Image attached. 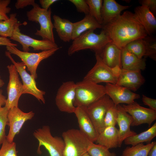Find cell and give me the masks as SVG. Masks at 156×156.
Here are the masks:
<instances>
[{
	"label": "cell",
	"mask_w": 156,
	"mask_h": 156,
	"mask_svg": "<svg viewBox=\"0 0 156 156\" xmlns=\"http://www.w3.org/2000/svg\"><path fill=\"white\" fill-rule=\"evenodd\" d=\"M102 29L112 42L121 49L129 42L148 36L135 14L128 11L102 26Z\"/></svg>",
	"instance_id": "obj_1"
},
{
	"label": "cell",
	"mask_w": 156,
	"mask_h": 156,
	"mask_svg": "<svg viewBox=\"0 0 156 156\" xmlns=\"http://www.w3.org/2000/svg\"><path fill=\"white\" fill-rule=\"evenodd\" d=\"M94 31H87L73 40L68 49V55L86 49L92 50L100 55L105 46L112 40L104 30L102 29L99 34L94 33Z\"/></svg>",
	"instance_id": "obj_2"
},
{
	"label": "cell",
	"mask_w": 156,
	"mask_h": 156,
	"mask_svg": "<svg viewBox=\"0 0 156 156\" xmlns=\"http://www.w3.org/2000/svg\"><path fill=\"white\" fill-rule=\"evenodd\" d=\"M74 104L86 107L106 94L105 86L83 80L76 83Z\"/></svg>",
	"instance_id": "obj_3"
},
{
	"label": "cell",
	"mask_w": 156,
	"mask_h": 156,
	"mask_svg": "<svg viewBox=\"0 0 156 156\" xmlns=\"http://www.w3.org/2000/svg\"><path fill=\"white\" fill-rule=\"evenodd\" d=\"M62 136L65 144L64 156H82L93 143L77 129L64 131Z\"/></svg>",
	"instance_id": "obj_4"
},
{
	"label": "cell",
	"mask_w": 156,
	"mask_h": 156,
	"mask_svg": "<svg viewBox=\"0 0 156 156\" xmlns=\"http://www.w3.org/2000/svg\"><path fill=\"white\" fill-rule=\"evenodd\" d=\"M33 7L31 10L27 12V16L29 21L38 23L40 25V29L37 30L34 34L41 36L43 40L55 43L51 8L48 10L44 9L36 3Z\"/></svg>",
	"instance_id": "obj_5"
},
{
	"label": "cell",
	"mask_w": 156,
	"mask_h": 156,
	"mask_svg": "<svg viewBox=\"0 0 156 156\" xmlns=\"http://www.w3.org/2000/svg\"><path fill=\"white\" fill-rule=\"evenodd\" d=\"M96 62L83 80L96 84L105 82L116 84L122 68L116 66L111 68L105 64L98 54L95 53Z\"/></svg>",
	"instance_id": "obj_6"
},
{
	"label": "cell",
	"mask_w": 156,
	"mask_h": 156,
	"mask_svg": "<svg viewBox=\"0 0 156 156\" xmlns=\"http://www.w3.org/2000/svg\"><path fill=\"white\" fill-rule=\"evenodd\" d=\"M33 135L39 143L37 152L41 154L40 147L43 146L47 150L50 156H64L65 144L62 138L53 136L50 127L44 125L36 130Z\"/></svg>",
	"instance_id": "obj_7"
},
{
	"label": "cell",
	"mask_w": 156,
	"mask_h": 156,
	"mask_svg": "<svg viewBox=\"0 0 156 156\" xmlns=\"http://www.w3.org/2000/svg\"><path fill=\"white\" fill-rule=\"evenodd\" d=\"M6 48L11 54L15 55L20 58L27 67L31 75L36 79L37 77V69L40 62L53 55L60 47L42 51L38 53L21 51L15 47L6 46Z\"/></svg>",
	"instance_id": "obj_8"
},
{
	"label": "cell",
	"mask_w": 156,
	"mask_h": 156,
	"mask_svg": "<svg viewBox=\"0 0 156 156\" xmlns=\"http://www.w3.org/2000/svg\"><path fill=\"white\" fill-rule=\"evenodd\" d=\"M114 104L106 94L85 107L98 135L104 129V119L107 112Z\"/></svg>",
	"instance_id": "obj_9"
},
{
	"label": "cell",
	"mask_w": 156,
	"mask_h": 156,
	"mask_svg": "<svg viewBox=\"0 0 156 156\" xmlns=\"http://www.w3.org/2000/svg\"><path fill=\"white\" fill-rule=\"evenodd\" d=\"M76 83L68 81L62 83L58 88L55 98V104L61 112L74 113L76 107L74 104Z\"/></svg>",
	"instance_id": "obj_10"
},
{
	"label": "cell",
	"mask_w": 156,
	"mask_h": 156,
	"mask_svg": "<svg viewBox=\"0 0 156 156\" xmlns=\"http://www.w3.org/2000/svg\"><path fill=\"white\" fill-rule=\"evenodd\" d=\"M5 54L15 66L21 77L23 83V94H28L32 95L38 100L44 104L45 101L44 96L45 92L38 88L35 79L26 71L25 64L22 62H16L8 51L5 52Z\"/></svg>",
	"instance_id": "obj_11"
},
{
	"label": "cell",
	"mask_w": 156,
	"mask_h": 156,
	"mask_svg": "<svg viewBox=\"0 0 156 156\" xmlns=\"http://www.w3.org/2000/svg\"><path fill=\"white\" fill-rule=\"evenodd\" d=\"M21 25L20 23L16 25L10 39L20 44L23 51L29 52L30 50V47H32L34 51H42L59 47L55 42L45 40L36 39L21 33L19 28Z\"/></svg>",
	"instance_id": "obj_12"
},
{
	"label": "cell",
	"mask_w": 156,
	"mask_h": 156,
	"mask_svg": "<svg viewBox=\"0 0 156 156\" xmlns=\"http://www.w3.org/2000/svg\"><path fill=\"white\" fill-rule=\"evenodd\" d=\"M9 74V81L7 87L8 98L5 107L8 109L18 107L20 97L23 93V87L19 77V74L13 64L7 66Z\"/></svg>",
	"instance_id": "obj_13"
},
{
	"label": "cell",
	"mask_w": 156,
	"mask_h": 156,
	"mask_svg": "<svg viewBox=\"0 0 156 156\" xmlns=\"http://www.w3.org/2000/svg\"><path fill=\"white\" fill-rule=\"evenodd\" d=\"M34 115V113L32 111L25 113L18 107H13L9 110L8 118L9 130L8 135L6 136V138L8 142L11 143L13 142L15 136L19 133L24 123L31 119Z\"/></svg>",
	"instance_id": "obj_14"
},
{
	"label": "cell",
	"mask_w": 156,
	"mask_h": 156,
	"mask_svg": "<svg viewBox=\"0 0 156 156\" xmlns=\"http://www.w3.org/2000/svg\"><path fill=\"white\" fill-rule=\"evenodd\" d=\"M122 106L133 118L131 126H137L143 124H147L150 126L156 119V111L142 106L135 101L131 104Z\"/></svg>",
	"instance_id": "obj_15"
},
{
	"label": "cell",
	"mask_w": 156,
	"mask_h": 156,
	"mask_svg": "<svg viewBox=\"0 0 156 156\" xmlns=\"http://www.w3.org/2000/svg\"><path fill=\"white\" fill-rule=\"evenodd\" d=\"M105 86L106 94L116 105L120 103L129 104L140 97L139 94L132 92L126 88L116 84L106 83Z\"/></svg>",
	"instance_id": "obj_16"
},
{
	"label": "cell",
	"mask_w": 156,
	"mask_h": 156,
	"mask_svg": "<svg viewBox=\"0 0 156 156\" xmlns=\"http://www.w3.org/2000/svg\"><path fill=\"white\" fill-rule=\"evenodd\" d=\"M145 79L140 70H130L122 69L116 84L131 90L137 91L143 84Z\"/></svg>",
	"instance_id": "obj_17"
},
{
	"label": "cell",
	"mask_w": 156,
	"mask_h": 156,
	"mask_svg": "<svg viewBox=\"0 0 156 156\" xmlns=\"http://www.w3.org/2000/svg\"><path fill=\"white\" fill-rule=\"evenodd\" d=\"M74 113L77 117L79 129L92 142H96L98 134L85 107H76Z\"/></svg>",
	"instance_id": "obj_18"
},
{
	"label": "cell",
	"mask_w": 156,
	"mask_h": 156,
	"mask_svg": "<svg viewBox=\"0 0 156 156\" xmlns=\"http://www.w3.org/2000/svg\"><path fill=\"white\" fill-rule=\"evenodd\" d=\"M117 106L118 114L117 124L119 127L118 147H120L125 139L137 133L130 129L133 121L132 117L124 110L122 105L119 104Z\"/></svg>",
	"instance_id": "obj_19"
},
{
	"label": "cell",
	"mask_w": 156,
	"mask_h": 156,
	"mask_svg": "<svg viewBox=\"0 0 156 156\" xmlns=\"http://www.w3.org/2000/svg\"><path fill=\"white\" fill-rule=\"evenodd\" d=\"M130 7L129 6L120 4L114 0L103 1L101 9L102 26L110 22L120 15L122 11Z\"/></svg>",
	"instance_id": "obj_20"
},
{
	"label": "cell",
	"mask_w": 156,
	"mask_h": 156,
	"mask_svg": "<svg viewBox=\"0 0 156 156\" xmlns=\"http://www.w3.org/2000/svg\"><path fill=\"white\" fill-rule=\"evenodd\" d=\"M121 49L112 42L107 44L99 55L103 62L111 68L119 66L122 68Z\"/></svg>",
	"instance_id": "obj_21"
},
{
	"label": "cell",
	"mask_w": 156,
	"mask_h": 156,
	"mask_svg": "<svg viewBox=\"0 0 156 156\" xmlns=\"http://www.w3.org/2000/svg\"><path fill=\"white\" fill-rule=\"evenodd\" d=\"M135 14L143 26L148 35H151L156 30V19L154 15L146 6L136 7Z\"/></svg>",
	"instance_id": "obj_22"
},
{
	"label": "cell",
	"mask_w": 156,
	"mask_h": 156,
	"mask_svg": "<svg viewBox=\"0 0 156 156\" xmlns=\"http://www.w3.org/2000/svg\"><path fill=\"white\" fill-rule=\"evenodd\" d=\"M122 68L130 70H144L146 68V60L140 58L124 48L121 49Z\"/></svg>",
	"instance_id": "obj_23"
},
{
	"label": "cell",
	"mask_w": 156,
	"mask_h": 156,
	"mask_svg": "<svg viewBox=\"0 0 156 156\" xmlns=\"http://www.w3.org/2000/svg\"><path fill=\"white\" fill-rule=\"evenodd\" d=\"M95 142L109 149L118 147V129L115 126L105 128L98 134Z\"/></svg>",
	"instance_id": "obj_24"
},
{
	"label": "cell",
	"mask_w": 156,
	"mask_h": 156,
	"mask_svg": "<svg viewBox=\"0 0 156 156\" xmlns=\"http://www.w3.org/2000/svg\"><path fill=\"white\" fill-rule=\"evenodd\" d=\"M53 18L54 27L60 39L65 42H69L72 40L73 23L56 15L53 16Z\"/></svg>",
	"instance_id": "obj_25"
},
{
	"label": "cell",
	"mask_w": 156,
	"mask_h": 156,
	"mask_svg": "<svg viewBox=\"0 0 156 156\" xmlns=\"http://www.w3.org/2000/svg\"><path fill=\"white\" fill-rule=\"evenodd\" d=\"M102 26L90 14L85 15L80 21L73 23V31L72 37L73 40L83 33L97 28H102Z\"/></svg>",
	"instance_id": "obj_26"
},
{
	"label": "cell",
	"mask_w": 156,
	"mask_h": 156,
	"mask_svg": "<svg viewBox=\"0 0 156 156\" xmlns=\"http://www.w3.org/2000/svg\"><path fill=\"white\" fill-rule=\"evenodd\" d=\"M156 136V122L148 129L138 134L129 137L124 141L126 145L135 146L139 143L146 142L151 143Z\"/></svg>",
	"instance_id": "obj_27"
},
{
	"label": "cell",
	"mask_w": 156,
	"mask_h": 156,
	"mask_svg": "<svg viewBox=\"0 0 156 156\" xmlns=\"http://www.w3.org/2000/svg\"><path fill=\"white\" fill-rule=\"evenodd\" d=\"M146 37L133 41L127 44L124 48L138 57L142 58L145 56L147 49L148 43Z\"/></svg>",
	"instance_id": "obj_28"
},
{
	"label": "cell",
	"mask_w": 156,
	"mask_h": 156,
	"mask_svg": "<svg viewBox=\"0 0 156 156\" xmlns=\"http://www.w3.org/2000/svg\"><path fill=\"white\" fill-rule=\"evenodd\" d=\"M155 143L154 141L146 145L141 143L127 146L123 151L121 156H148L150 150Z\"/></svg>",
	"instance_id": "obj_29"
},
{
	"label": "cell",
	"mask_w": 156,
	"mask_h": 156,
	"mask_svg": "<svg viewBox=\"0 0 156 156\" xmlns=\"http://www.w3.org/2000/svg\"><path fill=\"white\" fill-rule=\"evenodd\" d=\"M16 13L9 15L8 19L0 21V37L7 38L12 37L15 27L20 22L16 18Z\"/></svg>",
	"instance_id": "obj_30"
},
{
	"label": "cell",
	"mask_w": 156,
	"mask_h": 156,
	"mask_svg": "<svg viewBox=\"0 0 156 156\" xmlns=\"http://www.w3.org/2000/svg\"><path fill=\"white\" fill-rule=\"evenodd\" d=\"M86 1L89 8V14L93 17L99 23L102 25L101 9L103 0H86Z\"/></svg>",
	"instance_id": "obj_31"
},
{
	"label": "cell",
	"mask_w": 156,
	"mask_h": 156,
	"mask_svg": "<svg viewBox=\"0 0 156 156\" xmlns=\"http://www.w3.org/2000/svg\"><path fill=\"white\" fill-rule=\"evenodd\" d=\"M109 149L103 145L92 143L87 152L90 156H116V153L111 152Z\"/></svg>",
	"instance_id": "obj_32"
},
{
	"label": "cell",
	"mask_w": 156,
	"mask_h": 156,
	"mask_svg": "<svg viewBox=\"0 0 156 156\" xmlns=\"http://www.w3.org/2000/svg\"><path fill=\"white\" fill-rule=\"evenodd\" d=\"M9 109L5 107L0 108V145L6 138L5 127L8 125V114Z\"/></svg>",
	"instance_id": "obj_33"
},
{
	"label": "cell",
	"mask_w": 156,
	"mask_h": 156,
	"mask_svg": "<svg viewBox=\"0 0 156 156\" xmlns=\"http://www.w3.org/2000/svg\"><path fill=\"white\" fill-rule=\"evenodd\" d=\"M118 114L117 105H114L107 110L104 119V128L115 126L117 124Z\"/></svg>",
	"instance_id": "obj_34"
},
{
	"label": "cell",
	"mask_w": 156,
	"mask_h": 156,
	"mask_svg": "<svg viewBox=\"0 0 156 156\" xmlns=\"http://www.w3.org/2000/svg\"><path fill=\"white\" fill-rule=\"evenodd\" d=\"M1 144L0 156H18L15 142H9L6 138Z\"/></svg>",
	"instance_id": "obj_35"
},
{
	"label": "cell",
	"mask_w": 156,
	"mask_h": 156,
	"mask_svg": "<svg viewBox=\"0 0 156 156\" xmlns=\"http://www.w3.org/2000/svg\"><path fill=\"white\" fill-rule=\"evenodd\" d=\"M10 2V0H0V21L9 18L7 14L11 10V8L8 7Z\"/></svg>",
	"instance_id": "obj_36"
},
{
	"label": "cell",
	"mask_w": 156,
	"mask_h": 156,
	"mask_svg": "<svg viewBox=\"0 0 156 156\" xmlns=\"http://www.w3.org/2000/svg\"><path fill=\"white\" fill-rule=\"evenodd\" d=\"M148 41L147 49L145 56L148 57L154 60L156 59V43L155 39L146 37Z\"/></svg>",
	"instance_id": "obj_37"
},
{
	"label": "cell",
	"mask_w": 156,
	"mask_h": 156,
	"mask_svg": "<svg viewBox=\"0 0 156 156\" xmlns=\"http://www.w3.org/2000/svg\"><path fill=\"white\" fill-rule=\"evenodd\" d=\"M75 6L77 11L84 13L85 15L89 14V8L86 0H69Z\"/></svg>",
	"instance_id": "obj_38"
},
{
	"label": "cell",
	"mask_w": 156,
	"mask_h": 156,
	"mask_svg": "<svg viewBox=\"0 0 156 156\" xmlns=\"http://www.w3.org/2000/svg\"><path fill=\"white\" fill-rule=\"evenodd\" d=\"M139 2L142 5L147 7L154 15L156 14V0H139Z\"/></svg>",
	"instance_id": "obj_39"
},
{
	"label": "cell",
	"mask_w": 156,
	"mask_h": 156,
	"mask_svg": "<svg viewBox=\"0 0 156 156\" xmlns=\"http://www.w3.org/2000/svg\"><path fill=\"white\" fill-rule=\"evenodd\" d=\"M143 103L148 106L149 108L156 111V99L149 98L143 94L142 98Z\"/></svg>",
	"instance_id": "obj_40"
},
{
	"label": "cell",
	"mask_w": 156,
	"mask_h": 156,
	"mask_svg": "<svg viewBox=\"0 0 156 156\" xmlns=\"http://www.w3.org/2000/svg\"><path fill=\"white\" fill-rule=\"evenodd\" d=\"M35 3L34 0H17L15 3V6L17 9H23L30 5L33 6Z\"/></svg>",
	"instance_id": "obj_41"
},
{
	"label": "cell",
	"mask_w": 156,
	"mask_h": 156,
	"mask_svg": "<svg viewBox=\"0 0 156 156\" xmlns=\"http://www.w3.org/2000/svg\"><path fill=\"white\" fill-rule=\"evenodd\" d=\"M58 1L57 0H40L39 3L42 8L48 10L51 5Z\"/></svg>",
	"instance_id": "obj_42"
},
{
	"label": "cell",
	"mask_w": 156,
	"mask_h": 156,
	"mask_svg": "<svg viewBox=\"0 0 156 156\" xmlns=\"http://www.w3.org/2000/svg\"><path fill=\"white\" fill-rule=\"evenodd\" d=\"M0 45L16 47L18 44L13 43L10 39L7 38L0 37Z\"/></svg>",
	"instance_id": "obj_43"
},
{
	"label": "cell",
	"mask_w": 156,
	"mask_h": 156,
	"mask_svg": "<svg viewBox=\"0 0 156 156\" xmlns=\"http://www.w3.org/2000/svg\"><path fill=\"white\" fill-rule=\"evenodd\" d=\"M2 91L0 90V108L3 105H5L7 99L6 97L2 94Z\"/></svg>",
	"instance_id": "obj_44"
},
{
	"label": "cell",
	"mask_w": 156,
	"mask_h": 156,
	"mask_svg": "<svg viewBox=\"0 0 156 156\" xmlns=\"http://www.w3.org/2000/svg\"><path fill=\"white\" fill-rule=\"evenodd\" d=\"M148 156H156V143H155L150 150Z\"/></svg>",
	"instance_id": "obj_45"
},
{
	"label": "cell",
	"mask_w": 156,
	"mask_h": 156,
	"mask_svg": "<svg viewBox=\"0 0 156 156\" xmlns=\"http://www.w3.org/2000/svg\"><path fill=\"white\" fill-rule=\"evenodd\" d=\"M4 85V81L1 79L0 76V88L2 87Z\"/></svg>",
	"instance_id": "obj_46"
},
{
	"label": "cell",
	"mask_w": 156,
	"mask_h": 156,
	"mask_svg": "<svg viewBox=\"0 0 156 156\" xmlns=\"http://www.w3.org/2000/svg\"><path fill=\"white\" fill-rule=\"evenodd\" d=\"M82 156H90L87 152L85 153Z\"/></svg>",
	"instance_id": "obj_47"
},
{
	"label": "cell",
	"mask_w": 156,
	"mask_h": 156,
	"mask_svg": "<svg viewBox=\"0 0 156 156\" xmlns=\"http://www.w3.org/2000/svg\"></svg>",
	"instance_id": "obj_48"
}]
</instances>
